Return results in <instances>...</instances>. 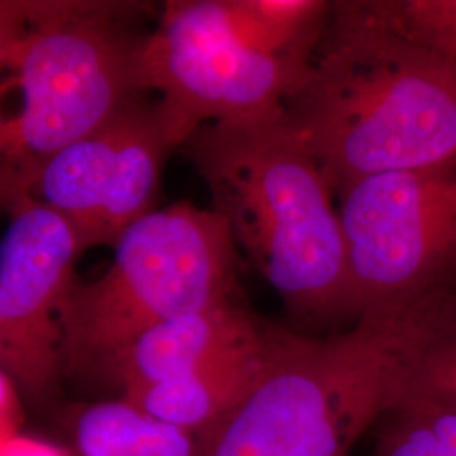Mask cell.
<instances>
[{
  "instance_id": "cell-1",
  "label": "cell",
  "mask_w": 456,
  "mask_h": 456,
  "mask_svg": "<svg viewBox=\"0 0 456 456\" xmlns=\"http://www.w3.org/2000/svg\"><path fill=\"white\" fill-rule=\"evenodd\" d=\"M335 198L355 181L456 167V65L331 2L303 80L282 103Z\"/></svg>"
},
{
  "instance_id": "cell-2",
  "label": "cell",
  "mask_w": 456,
  "mask_h": 456,
  "mask_svg": "<svg viewBox=\"0 0 456 456\" xmlns=\"http://www.w3.org/2000/svg\"><path fill=\"white\" fill-rule=\"evenodd\" d=\"M455 310L456 288H443L326 338L281 328L269 372L198 438V456H352L404 399L426 348Z\"/></svg>"
},
{
  "instance_id": "cell-3",
  "label": "cell",
  "mask_w": 456,
  "mask_h": 456,
  "mask_svg": "<svg viewBox=\"0 0 456 456\" xmlns=\"http://www.w3.org/2000/svg\"><path fill=\"white\" fill-rule=\"evenodd\" d=\"M212 208L284 306L310 322L357 314L335 195L282 109L203 126L183 144Z\"/></svg>"
},
{
  "instance_id": "cell-4",
  "label": "cell",
  "mask_w": 456,
  "mask_h": 456,
  "mask_svg": "<svg viewBox=\"0 0 456 456\" xmlns=\"http://www.w3.org/2000/svg\"><path fill=\"white\" fill-rule=\"evenodd\" d=\"M141 7L65 2L0 69V212L26 203L43 167L132 97L146 34L129 28Z\"/></svg>"
},
{
  "instance_id": "cell-5",
  "label": "cell",
  "mask_w": 456,
  "mask_h": 456,
  "mask_svg": "<svg viewBox=\"0 0 456 456\" xmlns=\"http://www.w3.org/2000/svg\"><path fill=\"white\" fill-rule=\"evenodd\" d=\"M239 248L213 208L178 201L127 228L102 276L66 303L63 370L102 374L152 326L237 299Z\"/></svg>"
},
{
  "instance_id": "cell-6",
  "label": "cell",
  "mask_w": 456,
  "mask_h": 456,
  "mask_svg": "<svg viewBox=\"0 0 456 456\" xmlns=\"http://www.w3.org/2000/svg\"><path fill=\"white\" fill-rule=\"evenodd\" d=\"M308 65L252 46L225 0H171L142 39L139 82L144 94H158L169 141L180 151L203 126L282 109Z\"/></svg>"
},
{
  "instance_id": "cell-7",
  "label": "cell",
  "mask_w": 456,
  "mask_h": 456,
  "mask_svg": "<svg viewBox=\"0 0 456 456\" xmlns=\"http://www.w3.org/2000/svg\"><path fill=\"white\" fill-rule=\"evenodd\" d=\"M337 198L357 320L456 288V167L375 175Z\"/></svg>"
},
{
  "instance_id": "cell-8",
  "label": "cell",
  "mask_w": 456,
  "mask_h": 456,
  "mask_svg": "<svg viewBox=\"0 0 456 456\" xmlns=\"http://www.w3.org/2000/svg\"><path fill=\"white\" fill-rule=\"evenodd\" d=\"M171 152L158 98L139 94L58 152L43 167L29 200L63 216L86 250L114 247L127 228L156 210Z\"/></svg>"
},
{
  "instance_id": "cell-9",
  "label": "cell",
  "mask_w": 456,
  "mask_h": 456,
  "mask_svg": "<svg viewBox=\"0 0 456 456\" xmlns=\"http://www.w3.org/2000/svg\"><path fill=\"white\" fill-rule=\"evenodd\" d=\"M0 240V367L26 404L48 408L61 389L66 303L82 240L63 216L28 200Z\"/></svg>"
},
{
  "instance_id": "cell-10",
  "label": "cell",
  "mask_w": 456,
  "mask_h": 456,
  "mask_svg": "<svg viewBox=\"0 0 456 456\" xmlns=\"http://www.w3.org/2000/svg\"><path fill=\"white\" fill-rule=\"evenodd\" d=\"M269 328L271 323L232 299L149 328L120 350L100 375L109 379L118 395H127L252 346Z\"/></svg>"
},
{
  "instance_id": "cell-11",
  "label": "cell",
  "mask_w": 456,
  "mask_h": 456,
  "mask_svg": "<svg viewBox=\"0 0 456 456\" xmlns=\"http://www.w3.org/2000/svg\"><path fill=\"white\" fill-rule=\"evenodd\" d=\"M277 326L261 342L213 360L191 374L120 395L152 418L201 438L257 389L276 354Z\"/></svg>"
},
{
  "instance_id": "cell-12",
  "label": "cell",
  "mask_w": 456,
  "mask_h": 456,
  "mask_svg": "<svg viewBox=\"0 0 456 456\" xmlns=\"http://www.w3.org/2000/svg\"><path fill=\"white\" fill-rule=\"evenodd\" d=\"M71 456H198V438L117 395L71 411Z\"/></svg>"
},
{
  "instance_id": "cell-13",
  "label": "cell",
  "mask_w": 456,
  "mask_h": 456,
  "mask_svg": "<svg viewBox=\"0 0 456 456\" xmlns=\"http://www.w3.org/2000/svg\"><path fill=\"white\" fill-rule=\"evenodd\" d=\"M239 33L261 51L308 65L331 11L325 0H225Z\"/></svg>"
},
{
  "instance_id": "cell-14",
  "label": "cell",
  "mask_w": 456,
  "mask_h": 456,
  "mask_svg": "<svg viewBox=\"0 0 456 456\" xmlns=\"http://www.w3.org/2000/svg\"><path fill=\"white\" fill-rule=\"evenodd\" d=\"M375 24L456 65V0H355Z\"/></svg>"
},
{
  "instance_id": "cell-15",
  "label": "cell",
  "mask_w": 456,
  "mask_h": 456,
  "mask_svg": "<svg viewBox=\"0 0 456 456\" xmlns=\"http://www.w3.org/2000/svg\"><path fill=\"white\" fill-rule=\"evenodd\" d=\"M374 428L372 456H452L421 408L406 395Z\"/></svg>"
},
{
  "instance_id": "cell-16",
  "label": "cell",
  "mask_w": 456,
  "mask_h": 456,
  "mask_svg": "<svg viewBox=\"0 0 456 456\" xmlns=\"http://www.w3.org/2000/svg\"><path fill=\"white\" fill-rule=\"evenodd\" d=\"M408 394L456 409V311L426 348Z\"/></svg>"
},
{
  "instance_id": "cell-17",
  "label": "cell",
  "mask_w": 456,
  "mask_h": 456,
  "mask_svg": "<svg viewBox=\"0 0 456 456\" xmlns=\"http://www.w3.org/2000/svg\"><path fill=\"white\" fill-rule=\"evenodd\" d=\"M65 2L0 0V69L11 61L17 48L58 16Z\"/></svg>"
},
{
  "instance_id": "cell-18",
  "label": "cell",
  "mask_w": 456,
  "mask_h": 456,
  "mask_svg": "<svg viewBox=\"0 0 456 456\" xmlns=\"http://www.w3.org/2000/svg\"><path fill=\"white\" fill-rule=\"evenodd\" d=\"M24 404L14 379L0 367V446L22 433Z\"/></svg>"
},
{
  "instance_id": "cell-19",
  "label": "cell",
  "mask_w": 456,
  "mask_h": 456,
  "mask_svg": "<svg viewBox=\"0 0 456 456\" xmlns=\"http://www.w3.org/2000/svg\"><path fill=\"white\" fill-rule=\"evenodd\" d=\"M0 456H71V452L66 444L22 431L0 446Z\"/></svg>"
},
{
  "instance_id": "cell-20",
  "label": "cell",
  "mask_w": 456,
  "mask_h": 456,
  "mask_svg": "<svg viewBox=\"0 0 456 456\" xmlns=\"http://www.w3.org/2000/svg\"><path fill=\"white\" fill-rule=\"evenodd\" d=\"M406 397L414 401L421 408L424 416L428 418L433 429L438 433L441 441L446 444L452 456H456V409L446 408L438 403L416 397V395H409V394H406Z\"/></svg>"
}]
</instances>
